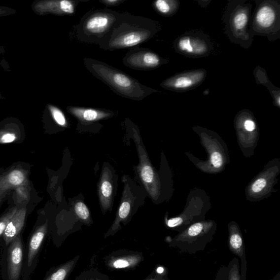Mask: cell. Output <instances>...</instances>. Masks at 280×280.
<instances>
[{"mask_svg":"<svg viewBox=\"0 0 280 280\" xmlns=\"http://www.w3.org/2000/svg\"><path fill=\"white\" fill-rule=\"evenodd\" d=\"M49 109L54 121L56 122L59 126L62 127H68V123L67 119L61 109L53 106H50Z\"/></svg>","mask_w":280,"mask_h":280,"instance_id":"cell-22","label":"cell"},{"mask_svg":"<svg viewBox=\"0 0 280 280\" xmlns=\"http://www.w3.org/2000/svg\"><path fill=\"white\" fill-rule=\"evenodd\" d=\"M117 178L113 168L108 163H104L98 185L99 202L104 213L112 209L117 189Z\"/></svg>","mask_w":280,"mask_h":280,"instance_id":"cell-9","label":"cell"},{"mask_svg":"<svg viewBox=\"0 0 280 280\" xmlns=\"http://www.w3.org/2000/svg\"><path fill=\"white\" fill-rule=\"evenodd\" d=\"M158 22L129 13H120L111 32L98 43L105 51L132 48L151 39L161 31Z\"/></svg>","mask_w":280,"mask_h":280,"instance_id":"cell-1","label":"cell"},{"mask_svg":"<svg viewBox=\"0 0 280 280\" xmlns=\"http://www.w3.org/2000/svg\"><path fill=\"white\" fill-rule=\"evenodd\" d=\"M179 2L175 0H158L152 3L155 11L163 16H173L177 11Z\"/></svg>","mask_w":280,"mask_h":280,"instance_id":"cell-16","label":"cell"},{"mask_svg":"<svg viewBox=\"0 0 280 280\" xmlns=\"http://www.w3.org/2000/svg\"><path fill=\"white\" fill-rule=\"evenodd\" d=\"M101 276H99V277H95L94 276H89V277H86V278H85L84 280H103V279H101L100 278H101Z\"/></svg>","mask_w":280,"mask_h":280,"instance_id":"cell-32","label":"cell"},{"mask_svg":"<svg viewBox=\"0 0 280 280\" xmlns=\"http://www.w3.org/2000/svg\"><path fill=\"white\" fill-rule=\"evenodd\" d=\"M133 131L134 141L136 142L139 155V163L138 167L139 177L144 188L150 196L154 198L157 193L156 174L150 162L141 137H140L136 128H133Z\"/></svg>","mask_w":280,"mask_h":280,"instance_id":"cell-7","label":"cell"},{"mask_svg":"<svg viewBox=\"0 0 280 280\" xmlns=\"http://www.w3.org/2000/svg\"><path fill=\"white\" fill-rule=\"evenodd\" d=\"M164 271V269L162 267H159L157 269V272L159 273H162Z\"/></svg>","mask_w":280,"mask_h":280,"instance_id":"cell-33","label":"cell"},{"mask_svg":"<svg viewBox=\"0 0 280 280\" xmlns=\"http://www.w3.org/2000/svg\"><path fill=\"white\" fill-rule=\"evenodd\" d=\"M267 185L266 179L263 178H259L253 184L252 189L254 193H258L262 191Z\"/></svg>","mask_w":280,"mask_h":280,"instance_id":"cell-25","label":"cell"},{"mask_svg":"<svg viewBox=\"0 0 280 280\" xmlns=\"http://www.w3.org/2000/svg\"><path fill=\"white\" fill-rule=\"evenodd\" d=\"M126 0H100L99 2L108 7H115L124 2Z\"/></svg>","mask_w":280,"mask_h":280,"instance_id":"cell-28","label":"cell"},{"mask_svg":"<svg viewBox=\"0 0 280 280\" xmlns=\"http://www.w3.org/2000/svg\"><path fill=\"white\" fill-rule=\"evenodd\" d=\"M74 212L77 216L82 221L87 223L91 221V213L89 210L82 201H77L73 205Z\"/></svg>","mask_w":280,"mask_h":280,"instance_id":"cell-21","label":"cell"},{"mask_svg":"<svg viewBox=\"0 0 280 280\" xmlns=\"http://www.w3.org/2000/svg\"><path fill=\"white\" fill-rule=\"evenodd\" d=\"M26 209H19L10 219L3 235L5 246H8L21 234L26 221Z\"/></svg>","mask_w":280,"mask_h":280,"instance_id":"cell-15","label":"cell"},{"mask_svg":"<svg viewBox=\"0 0 280 280\" xmlns=\"http://www.w3.org/2000/svg\"><path fill=\"white\" fill-rule=\"evenodd\" d=\"M124 187L121 203L112 226V231H116L120 223L128 221L139 207L142 204L144 194L131 178L123 177Z\"/></svg>","mask_w":280,"mask_h":280,"instance_id":"cell-6","label":"cell"},{"mask_svg":"<svg viewBox=\"0 0 280 280\" xmlns=\"http://www.w3.org/2000/svg\"><path fill=\"white\" fill-rule=\"evenodd\" d=\"M74 263V260H73L58 267L50 273L44 280H66Z\"/></svg>","mask_w":280,"mask_h":280,"instance_id":"cell-19","label":"cell"},{"mask_svg":"<svg viewBox=\"0 0 280 280\" xmlns=\"http://www.w3.org/2000/svg\"><path fill=\"white\" fill-rule=\"evenodd\" d=\"M119 14L108 8L91 10L73 27L70 36L82 43L98 44L111 32Z\"/></svg>","mask_w":280,"mask_h":280,"instance_id":"cell-3","label":"cell"},{"mask_svg":"<svg viewBox=\"0 0 280 280\" xmlns=\"http://www.w3.org/2000/svg\"><path fill=\"white\" fill-rule=\"evenodd\" d=\"M175 48L179 53L193 57L207 56L211 51L209 40L197 35H184L177 39Z\"/></svg>","mask_w":280,"mask_h":280,"instance_id":"cell-13","label":"cell"},{"mask_svg":"<svg viewBox=\"0 0 280 280\" xmlns=\"http://www.w3.org/2000/svg\"><path fill=\"white\" fill-rule=\"evenodd\" d=\"M168 63L151 49L136 48L129 51L123 59L124 66L139 71H151Z\"/></svg>","mask_w":280,"mask_h":280,"instance_id":"cell-8","label":"cell"},{"mask_svg":"<svg viewBox=\"0 0 280 280\" xmlns=\"http://www.w3.org/2000/svg\"><path fill=\"white\" fill-rule=\"evenodd\" d=\"M7 247L6 279L20 280L23 271L24 259V245L21 234Z\"/></svg>","mask_w":280,"mask_h":280,"instance_id":"cell-12","label":"cell"},{"mask_svg":"<svg viewBox=\"0 0 280 280\" xmlns=\"http://www.w3.org/2000/svg\"><path fill=\"white\" fill-rule=\"evenodd\" d=\"M68 111L82 124H91L102 120L113 117L115 114L111 110L97 108L68 106Z\"/></svg>","mask_w":280,"mask_h":280,"instance_id":"cell-14","label":"cell"},{"mask_svg":"<svg viewBox=\"0 0 280 280\" xmlns=\"http://www.w3.org/2000/svg\"><path fill=\"white\" fill-rule=\"evenodd\" d=\"M25 179L26 176L24 173L19 170H14L0 181V186L2 190L16 187L21 185Z\"/></svg>","mask_w":280,"mask_h":280,"instance_id":"cell-17","label":"cell"},{"mask_svg":"<svg viewBox=\"0 0 280 280\" xmlns=\"http://www.w3.org/2000/svg\"><path fill=\"white\" fill-rule=\"evenodd\" d=\"M251 5L245 1H232L229 4L224 16L226 32L234 42L248 48L253 41L250 28Z\"/></svg>","mask_w":280,"mask_h":280,"instance_id":"cell-4","label":"cell"},{"mask_svg":"<svg viewBox=\"0 0 280 280\" xmlns=\"http://www.w3.org/2000/svg\"><path fill=\"white\" fill-rule=\"evenodd\" d=\"M47 223L38 227L30 238L27 256L23 268L22 280H29L34 270L36 268L38 254L47 232Z\"/></svg>","mask_w":280,"mask_h":280,"instance_id":"cell-11","label":"cell"},{"mask_svg":"<svg viewBox=\"0 0 280 280\" xmlns=\"http://www.w3.org/2000/svg\"><path fill=\"white\" fill-rule=\"evenodd\" d=\"M251 19L250 28L253 35L270 37L279 35L280 4L277 1L259 2Z\"/></svg>","mask_w":280,"mask_h":280,"instance_id":"cell-5","label":"cell"},{"mask_svg":"<svg viewBox=\"0 0 280 280\" xmlns=\"http://www.w3.org/2000/svg\"><path fill=\"white\" fill-rule=\"evenodd\" d=\"M183 222V219L181 217H176L168 220L167 222L168 226L171 228H174L179 226Z\"/></svg>","mask_w":280,"mask_h":280,"instance_id":"cell-29","label":"cell"},{"mask_svg":"<svg viewBox=\"0 0 280 280\" xmlns=\"http://www.w3.org/2000/svg\"><path fill=\"white\" fill-rule=\"evenodd\" d=\"M85 67L93 76L107 85L112 91L124 98L142 101L158 91L144 86L121 70L104 62L89 58L84 59Z\"/></svg>","mask_w":280,"mask_h":280,"instance_id":"cell-2","label":"cell"},{"mask_svg":"<svg viewBox=\"0 0 280 280\" xmlns=\"http://www.w3.org/2000/svg\"><path fill=\"white\" fill-rule=\"evenodd\" d=\"M228 280H241L238 263H235L230 269Z\"/></svg>","mask_w":280,"mask_h":280,"instance_id":"cell-26","label":"cell"},{"mask_svg":"<svg viewBox=\"0 0 280 280\" xmlns=\"http://www.w3.org/2000/svg\"><path fill=\"white\" fill-rule=\"evenodd\" d=\"M16 139V137L14 134L7 133L1 137V142L3 143H11Z\"/></svg>","mask_w":280,"mask_h":280,"instance_id":"cell-30","label":"cell"},{"mask_svg":"<svg viewBox=\"0 0 280 280\" xmlns=\"http://www.w3.org/2000/svg\"><path fill=\"white\" fill-rule=\"evenodd\" d=\"M229 248L231 251L242 259L245 257V248L243 240L239 233L232 232L229 237Z\"/></svg>","mask_w":280,"mask_h":280,"instance_id":"cell-18","label":"cell"},{"mask_svg":"<svg viewBox=\"0 0 280 280\" xmlns=\"http://www.w3.org/2000/svg\"><path fill=\"white\" fill-rule=\"evenodd\" d=\"M207 76L206 70L200 69L186 71L169 78L161 84L164 89L175 92L189 91L199 86Z\"/></svg>","mask_w":280,"mask_h":280,"instance_id":"cell-10","label":"cell"},{"mask_svg":"<svg viewBox=\"0 0 280 280\" xmlns=\"http://www.w3.org/2000/svg\"><path fill=\"white\" fill-rule=\"evenodd\" d=\"M17 210V208H14L11 210H9V212L5 214L4 216L0 218V239L3 238L5 229H6L10 219L12 218Z\"/></svg>","mask_w":280,"mask_h":280,"instance_id":"cell-23","label":"cell"},{"mask_svg":"<svg viewBox=\"0 0 280 280\" xmlns=\"http://www.w3.org/2000/svg\"><path fill=\"white\" fill-rule=\"evenodd\" d=\"M203 229V224L201 223L194 224L188 229L186 236H185L186 237L180 238L179 241L182 242H187L188 243L185 245H188L189 243V245H191L193 240H196L200 235L202 234Z\"/></svg>","mask_w":280,"mask_h":280,"instance_id":"cell-20","label":"cell"},{"mask_svg":"<svg viewBox=\"0 0 280 280\" xmlns=\"http://www.w3.org/2000/svg\"><path fill=\"white\" fill-rule=\"evenodd\" d=\"M135 262H137V261H134V258L118 259L113 262V266L117 269L124 268L131 266Z\"/></svg>","mask_w":280,"mask_h":280,"instance_id":"cell-24","label":"cell"},{"mask_svg":"<svg viewBox=\"0 0 280 280\" xmlns=\"http://www.w3.org/2000/svg\"><path fill=\"white\" fill-rule=\"evenodd\" d=\"M244 127L247 131L253 132L256 128V124L252 120L247 119L244 123Z\"/></svg>","mask_w":280,"mask_h":280,"instance_id":"cell-31","label":"cell"},{"mask_svg":"<svg viewBox=\"0 0 280 280\" xmlns=\"http://www.w3.org/2000/svg\"><path fill=\"white\" fill-rule=\"evenodd\" d=\"M211 163L214 168L221 167L223 164L221 154L217 152H214L211 156Z\"/></svg>","mask_w":280,"mask_h":280,"instance_id":"cell-27","label":"cell"},{"mask_svg":"<svg viewBox=\"0 0 280 280\" xmlns=\"http://www.w3.org/2000/svg\"><path fill=\"white\" fill-rule=\"evenodd\" d=\"M156 280L151 279V280Z\"/></svg>","mask_w":280,"mask_h":280,"instance_id":"cell-34","label":"cell"}]
</instances>
